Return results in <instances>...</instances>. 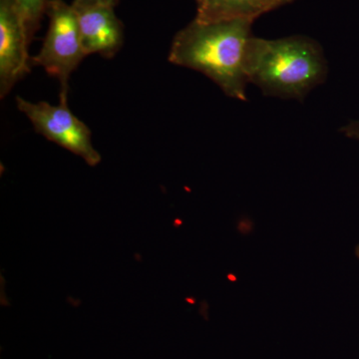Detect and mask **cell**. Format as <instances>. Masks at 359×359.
<instances>
[{
  "label": "cell",
  "instance_id": "obj_6",
  "mask_svg": "<svg viewBox=\"0 0 359 359\" xmlns=\"http://www.w3.org/2000/svg\"><path fill=\"white\" fill-rule=\"evenodd\" d=\"M76 11L85 54L112 58L124 42V28L114 7L104 4H72Z\"/></svg>",
  "mask_w": 359,
  "mask_h": 359
},
{
  "label": "cell",
  "instance_id": "obj_9",
  "mask_svg": "<svg viewBox=\"0 0 359 359\" xmlns=\"http://www.w3.org/2000/svg\"><path fill=\"white\" fill-rule=\"evenodd\" d=\"M341 133L346 136L347 138L359 141V120L351 121L346 125V126L342 127Z\"/></svg>",
  "mask_w": 359,
  "mask_h": 359
},
{
  "label": "cell",
  "instance_id": "obj_11",
  "mask_svg": "<svg viewBox=\"0 0 359 359\" xmlns=\"http://www.w3.org/2000/svg\"><path fill=\"white\" fill-rule=\"evenodd\" d=\"M276 6L278 7L285 6V4H290V2L294 1V0H275Z\"/></svg>",
  "mask_w": 359,
  "mask_h": 359
},
{
  "label": "cell",
  "instance_id": "obj_8",
  "mask_svg": "<svg viewBox=\"0 0 359 359\" xmlns=\"http://www.w3.org/2000/svg\"><path fill=\"white\" fill-rule=\"evenodd\" d=\"M49 0H15L30 41L39 30L40 20L46 11Z\"/></svg>",
  "mask_w": 359,
  "mask_h": 359
},
{
  "label": "cell",
  "instance_id": "obj_10",
  "mask_svg": "<svg viewBox=\"0 0 359 359\" xmlns=\"http://www.w3.org/2000/svg\"><path fill=\"white\" fill-rule=\"evenodd\" d=\"M120 0H74L73 4H104V6H109L115 7L117 6Z\"/></svg>",
  "mask_w": 359,
  "mask_h": 359
},
{
  "label": "cell",
  "instance_id": "obj_5",
  "mask_svg": "<svg viewBox=\"0 0 359 359\" xmlns=\"http://www.w3.org/2000/svg\"><path fill=\"white\" fill-rule=\"evenodd\" d=\"M30 39L15 0H0V95L6 97L14 85L29 73L32 59Z\"/></svg>",
  "mask_w": 359,
  "mask_h": 359
},
{
  "label": "cell",
  "instance_id": "obj_3",
  "mask_svg": "<svg viewBox=\"0 0 359 359\" xmlns=\"http://www.w3.org/2000/svg\"><path fill=\"white\" fill-rule=\"evenodd\" d=\"M48 30L32 65L40 66L57 78L61 91H68V81L86 54L82 47L76 11L63 0H49L46 11Z\"/></svg>",
  "mask_w": 359,
  "mask_h": 359
},
{
  "label": "cell",
  "instance_id": "obj_4",
  "mask_svg": "<svg viewBox=\"0 0 359 359\" xmlns=\"http://www.w3.org/2000/svg\"><path fill=\"white\" fill-rule=\"evenodd\" d=\"M68 91H61L57 105L48 102H32L16 97V105L29 119L37 133L47 140L79 156L94 167L101 161L92 143V134L84 122L73 114L68 107Z\"/></svg>",
  "mask_w": 359,
  "mask_h": 359
},
{
  "label": "cell",
  "instance_id": "obj_7",
  "mask_svg": "<svg viewBox=\"0 0 359 359\" xmlns=\"http://www.w3.org/2000/svg\"><path fill=\"white\" fill-rule=\"evenodd\" d=\"M195 20L212 21L250 20L278 8L275 0H196Z\"/></svg>",
  "mask_w": 359,
  "mask_h": 359
},
{
  "label": "cell",
  "instance_id": "obj_2",
  "mask_svg": "<svg viewBox=\"0 0 359 359\" xmlns=\"http://www.w3.org/2000/svg\"><path fill=\"white\" fill-rule=\"evenodd\" d=\"M245 73L248 82L266 96L302 101L325 81L327 62L320 45L309 37L252 36L245 52Z\"/></svg>",
  "mask_w": 359,
  "mask_h": 359
},
{
  "label": "cell",
  "instance_id": "obj_1",
  "mask_svg": "<svg viewBox=\"0 0 359 359\" xmlns=\"http://www.w3.org/2000/svg\"><path fill=\"white\" fill-rule=\"evenodd\" d=\"M252 21L194 20L175 35L169 61L203 73L226 96L247 101L245 52Z\"/></svg>",
  "mask_w": 359,
  "mask_h": 359
}]
</instances>
